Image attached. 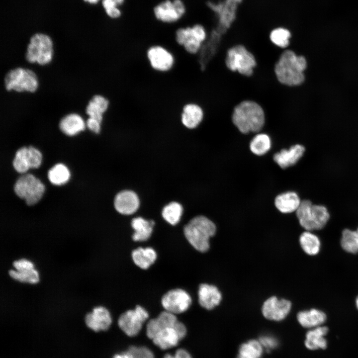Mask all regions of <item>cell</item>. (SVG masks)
<instances>
[{"instance_id": "cell-9", "label": "cell", "mask_w": 358, "mask_h": 358, "mask_svg": "<svg viewBox=\"0 0 358 358\" xmlns=\"http://www.w3.org/2000/svg\"><path fill=\"white\" fill-rule=\"evenodd\" d=\"M15 194L24 200L27 205L31 206L37 203L42 197L45 186L40 180L30 174L20 176L13 185Z\"/></svg>"}, {"instance_id": "cell-28", "label": "cell", "mask_w": 358, "mask_h": 358, "mask_svg": "<svg viewBox=\"0 0 358 358\" xmlns=\"http://www.w3.org/2000/svg\"><path fill=\"white\" fill-rule=\"evenodd\" d=\"M292 33L287 27L278 25L269 31L268 38L270 43L275 47L280 49H286L290 44Z\"/></svg>"}, {"instance_id": "cell-39", "label": "cell", "mask_w": 358, "mask_h": 358, "mask_svg": "<svg viewBox=\"0 0 358 358\" xmlns=\"http://www.w3.org/2000/svg\"><path fill=\"white\" fill-rule=\"evenodd\" d=\"M125 0H101V4L108 16L117 19L121 15L122 12L119 6L123 4Z\"/></svg>"}, {"instance_id": "cell-2", "label": "cell", "mask_w": 358, "mask_h": 358, "mask_svg": "<svg viewBox=\"0 0 358 358\" xmlns=\"http://www.w3.org/2000/svg\"><path fill=\"white\" fill-rule=\"evenodd\" d=\"M266 116L263 105L251 99H244L238 102L231 113L233 124L244 134L261 131L265 125Z\"/></svg>"}, {"instance_id": "cell-35", "label": "cell", "mask_w": 358, "mask_h": 358, "mask_svg": "<svg viewBox=\"0 0 358 358\" xmlns=\"http://www.w3.org/2000/svg\"><path fill=\"white\" fill-rule=\"evenodd\" d=\"M183 212L182 205L177 202H171L163 209L162 215L168 223L172 225L178 224Z\"/></svg>"}, {"instance_id": "cell-22", "label": "cell", "mask_w": 358, "mask_h": 358, "mask_svg": "<svg viewBox=\"0 0 358 358\" xmlns=\"http://www.w3.org/2000/svg\"><path fill=\"white\" fill-rule=\"evenodd\" d=\"M198 295L199 304L208 310L218 305L222 298L221 293L215 286L206 283L199 285Z\"/></svg>"}, {"instance_id": "cell-41", "label": "cell", "mask_w": 358, "mask_h": 358, "mask_svg": "<svg viewBox=\"0 0 358 358\" xmlns=\"http://www.w3.org/2000/svg\"><path fill=\"white\" fill-rule=\"evenodd\" d=\"M128 351L131 354L132 358H155L152 352L145 347L132 346Z\"/></svg>"}, {"instance_id": "cell-32", "label": "cell", "mask_w": 358, "mask_h": 358, "mask_svg": "<svg viewBox=\"0 0 358 358\" xmlns=\"http://www.w3.org/2000/svg\"><path fill=\"white\" fill-rule=\"evenodd\" d=\"M50 182L55 185L66 183L69 179L70 173L68 168L63 164L58 163L51 168L47 173Z\"/></svg>"}, {"instance_id": "cell-8", "label": "cell", "mask_w": 358, "mask_h": 358, "mask_svg": "<svg viewBox=\"0 0 358 358\" xmlns=\"http://www.w3.org/2000/svg\"><path fill=\"white\" fill-rule=\"evenodd\" d=\"M4 86L7 91L34 92L38 88V82L36 74L32 70L18 67L6 73Z\"/></svg>"}, {"instance_id": "cell-10", "label": "cell", "mask_w": 358, "mask_h": 358, "mask_svg": "<svg viewBox=\"0 0 358 358\" xmlns=\"http://www.w3.org/2000/svg\"><path fill=\"white\" fill-rule=\"evenodd\" d=\"M244 0H220L209 1L208 6L216 16L218 29L221 34L227 31L233 24L237 16L239 5Z\"/></svg>"}, {"instance_id": "cell-15", "label": "cell", "mask_w": 358, "mask_h": 358, "mask_svg": "<svg viewBox=\"0 0 358 358\" xmlns=\"http://www.w3.org/2000/svg\"><path fill=\"white\" fill-rule=\"evenodd\" d=\"M291 302L286 299L279 300L275 296L268 299L262 307V313L267 319L280 321L283 320L289 313Z\"/></svg>"}, {"instance_id": "cell-5", "label": "cell", "mask_w": 358, "mask_h": 358, "mask_svg": "<svg viewBox=\"0 0 358 358\" xmlns=\"http://www.w3.org/2000/svg\"><path fill=\"white\" fill-rule=\"evenodd\" d=\"M207 37V29L200 23L179 27L174 35L176 44L191 55H197L199 53Z\"/></svg>"}, {"instance_id": "cell-6", "label": "cell", "mask_w": 358, "mask_h": 358, "mask_svg": "<svg viewBox=\"0 0 358 358\" xmlns=\"http://www.w3.org/2000/svg\"><path fill=\"white\" fill-rule=\"evenodd\" d=\"M296 214L300 225L309 231L322 229L330 218L325 206L313 204L309 200L301 201Z\"/></svg>"}, {"instance_id": "cell-25", "label": "cell", "mask_w": 358, "mask_h": 358, "mask_svg": "<svg viewBox=\"0 0 358 358\" xmlns=\"http://www.w3.org/2000/svg\"><path fill=\"white\" fill-rule=\"evenodd\" d=\"M326 318L324 312L315 308L300 311L297 315L299 324L308 330L323 325Z\"/></svg>"}, {"instance_id": "cell-47", "label": "cell", "mask_w": 358, "mask_h": 358, "mask_svg": "<svg viewBox=\"0 0 358 358\" xmlns=\"http://www.w3.org/2000/svg\"><path fill=\"white\" fill-rule=\"evenodd\" d=\"M112 358H132L131 354L127 350L121 354H115Z\"/></svg>"}, {"instance_id": "cell-7", "label": "cell", "mask_w": 358, "mask_h": 358, "mask_svg": "<svg viewBox=\"0 0 358 358\" xmlns=\"http://www.w3.org/2000/svg\"><path fill=\"white\" fill-rule=\"evenodd\" d=\"M53 55V42L49 36L37 33L30 37L25 55L28 62L45 65L51 61Z\"/></svg>"}, {"instance_id": "cell-38", "label": "cell", "mask_w": 358, "mask_h": 358, "mask_svg": "<svg viewBox=\"0 0 358 358\" xmlns=\"http://www.w3.org/2000/svg\"><path fill=\"white\" fill-rule=\"evenodd\" d=\"M12 164L14 169L20 174H24L30 169L27 158V147H22L16 151Z\"/></svg>"}, {"instance_id": "cell-18", "label": "cell", "mask_w": 358, "mask_h": 358, "mask_svg": "<svg viewBox=\"0 0 358 358\" xmlns=\"http://www.w3.org/2000/svg\"><path fill=\"white\" fill-rule=\"evenodd\" d=\"M140 200L137 194L130 190H122L118 192L114 200V206L116 210L123 215L134 213L139 208Z\"/></svg>"}, {"instance_id": "cell-19", "label": "cell", "mask_w": 358, "mask_h": 358, "mask_svg": "<svg viewBox=\"0 0 358 358\" xmlns=\"http://www.w3.org/2000/svg\"><path fill=\"white\" fill-rule=\"evenodd\" d=\"M305 149L300 144H295L289 149H282L274 154V161L282 169H286L297 163L302 157Z\"/></svg>"}, {"instance_id": "cell-3", "label": "cell", "mask_w": 358, "mask_h": 358, "mask_svg": "<svg viewBox=\"0 0 358 358\" xmlns=\"http://www.w3.org/2000/svg\"><path fill=\"white\" fill-rule=\"evenodd\" d=\"M224 63L229 71L245 78L254 75L258 64L256 55L242 43L234 44L227 48Z\"/></svg>"}, {"instance_id": "cell-29", "label": "cell", "mask_w": 358, "mask_h": 358, "mask_svg": "<svg viewBox=\"0 0 358 358\" xmlns=\"http://www.w3.org/2000/svg\"><path fill=\"white\" fill-rule=\"evenodd\" d=\"M152 340L160 349L166 350L176 346L180 339L174 326L161 330Z\"/></svg>"}, {"instance_id": "cell-40", "label": "cell", "mask_w": 358, "mask_h": 358, "mask_svg": "<svg viewBox=\"0 0 358 358\" xmlns=\"http://www.w3.org/2000/svg\"><path fill=\"white\" fill-rule=\"evenodd\" d=\"M27 158L30 168L39 167L42 159V154L39 150L32 146L27 147Z\"/></svg>"}, {"instance_id": "cell-20", "label": "cell", "mask_w": 358, "mask_h": 358, "mask_svg": "<svg viewBox=\"0 0 358 358\" xmlns=\"http://www.w3.org/2000/svg\"><path fill=\"white\" fill-rule=\"evenodd\" d=\"M328 331V328L324 325L309 329L305 334V347L311 351L325 350L328 346L326 336Z\"/></svg>"}, {"instance_id": "cell-30", "label": "cell", "mask_w": 358, "mask_h": 358, "mask_svg": "<svg viewBox=\"0 0 358 358\" xmlns=\"http://www.w3.org/2000/svg\"><path fill=\"white\" fill-rule=\"evenodd\" d=\"M131 255L134 264L143 269L153 264L157 257L156 251L151 247H139L132 251Z\"/></svg>"}, {"instance_id": "cell-37", "label": "cell", "mask_w": 358, "mask_h": 358, "mask_svg": "<svg viewBox=\"0 0 358 358\" xmlns=\"http://www.w3.org/2000/svg\"><path fill=\"white\" fill-rule=\"evenodd\" d=\"M8 273L11 278L21 282L36 284L39 281V273L35 268L20 271L10 269Z\"/></svg>"}, {"instance_id": "cell-34", "label": "cell", "mask_w": 358, "mask_h": 358, "mask_svg": "<svg viewBox=\"0 0 358 358\" xmlns=\"http://www.w3.org/2000/svg\"><path fill=\"white\" fill-rule=\"evenodd\" d=\"M264 350L259 339H252L239 347L238 355L251 358H261Z\"/></svg>"}, {"instance_id": "cell-14", "label": "cell", "mask_w": 358, "mask_h": 358, "mask_svg": "<svg viewBox=\"0 0 358 358\" xmlns=\"http://www.w3.org/2000/svg\"><path fill=\"white\" fill-rule=\"evenodd\" d=\"M161 303L166 311L174 314L186 311L191 304V298L185 290L177 288L169 290L162 297Z\"/></svg>"}, {"instance_id": "cell-46", "label": "cell", "mask_w": 358, "mask_h": 358, "mask_svg": "<svg viewBox=\"0 0 358 358\" xmlns=\"http://www.w3.org/2000/svg\"><path fill=\"white\" fill-rule=\"evenodd\" d=\"M174 356L176 358H192L189 353L182 349L178 350Z\"/></svg>"}, {"instance_id": "cell-50", "label": "cell", "mask_w": 358, "mask_h": 358, "mask_svg": "<svg viewBox=\"0 0 358 358\" xmlns=\"http://www.w3.org/2000/svg\"><path fill=\"white\" fill-rule=\"evenodd\" d=\"M237 358H251L243 357V356H241L238 355Z\"/></svg>"}, {"instance_id": "cell-36", "label": "cell", "mask_w": 358, "mask_h": 358, "mask_svg": "<svg viewBox=\"0 0 358 358\" xmlns=\"http://www.w3.org/2000/svg\"><path fill=\"white\" fill-rule=\"evenodd\" d=\"M342 248L346 252L355 254L358 252V235L356 231L345 229L341 239Z\"/></svg>"}, {"instance_id": "cell-4", "label": "cell", "mask_w": 358, "mask_h": 358, "mask_svg": "<svg viewBox=\"0 0 358 358\" xmlns=\"http://www.w3.org/2000/svg\"><path fill=\"white\" fill-rule=\"evenodd\" d=\"M216 227L209 219L199 215L191 219L184 227V236L197 251L205 252L209 248V239L215 234Z\"/></svg>"}, {"instance_id": "cell-13", "label": "cell", "mask_w": 358, "mask_h": 358, "mask_svg": "<svg viewBox=\"0 0 358 358\" xmlns=\"http://www.w3.org/2000/svg\"><path fill=\"white\" fill-rule=\"evenodd\" d=\"M149 317L148 312L141 306L129 310L122 314L118 318L119 328L128 336H136L140 331L143 324Z\"/></svg>"}, {"instance_id": "cell-17", "label": "cell", "mask_w": 358, "mask_h": 358, "mask_svg": "<svg viewBox=\"0 0 358 358\" xmlns=\"http://www.w3.org/2000/svg\"><path fill=\"white\" fill-rule=\"evenodd\" d=\"M85 322L90 329L99 332L108 329L112 323V318L110 312L105 307L98 306L86 315Z\"/></svg>"}, {"instance_id": "cell-26", "label": "cell", "mask_w": 358, "mask_h": 358, "mask_svg": "<svg viewBox=\"0 0 358 358\" xmlns=\"http://www.w3.org/2000/svg\"><path fill=\"white\" fill-rule=\"evenodd\" d=\"M301 201L298 195L294 191H287L278 194L274 200L276 208L283 213L296 211Z\"/></svg>"}, {"instance_id": "cell-11", "label": "cell", "mask_w": 358, "mask_h": 358, "mask_svg": "<svg viewBox=\"0 0 358 358\" xmlns=\"http://www.w3.org/2000/svg\"><path fill=\"white\" fill-rule=\"evenodd\" d=\"M146 58L151 68L155 72L166 73L174 67L176 59L174 54L165 46L156 44L146 50Z\"/></svg>"}, {"instance_id": "cell-49", "label": "cell", "mask_w": 358, "mask_h": 358, "mask_svg": "<svg viewBox=\"0 0 358 358\" xmlns=\"http://www.w3.org/2000/svg\"><path fill=\"white\" fill-rule=\"evenodd\" d=\"M164 358H176L175 357V356H173L169 354H167L164 356Z\"/></svg>"}, {"instance_id": "cell-33", "label": "cell", "mask_w": 358, "mask_h": 358, "mask_svg": "<svg viewBox=\"0 0 358 358\" xmlns=\"http://www.w3.org/2000/svg\"><path fill=\"white\" fill-rule=\"evenodd\" d=\"M271 145V139L268 134L258 133L251 140L250 149L253 154L262 156L270 150Z\"/></svg>"}, {"instance_id": "cell-42", "label": "cell", "mask_w": 358, "mask_h": 358, "mask_svg": "<svg viewBox=\"0 0 358 358\" xmlns=\"http://www.w3.org/2000/svg\"><path fill=\"white\" fill-rule=\"evenodd\" d=\"M259 340L264 350H272L278 346V339L271 335L262 336L259 338Z\"/></svg>"}, {"instance_id": "cell-1", "label": "cell", "mask_w": 358, "mask_h": 358, "mask_svg": "<svg viewBox=\"0 0 358 358\" xmlns=\"http://www.w3.org/2000/svg\"><path fill=\"white\" fill-rule=\"evenodd\" d=\"M307 61L303 55H297L289 49L283 50L274 62L273 71L275 80L281 86L297 87L305 81L304 72Z\"/></svg>"}, {"instance_id": "cell-12", "label": "cell", "mask_w": 358, "mask_h": 358, "mask_svg": "<svg viewBox=\"0 0 358 358\" xmlns=\"http://www.w3.org/2000/svg\"><path fill=\"white\" fill-rule=\"evenodd\" d=\"M185 12L186 6L182 0H164L153 8L155 18L160 22L168 24L178 21Z\"/></svg>"}, {"instance_id": "cell-48", "label": "cell", "mask_w": 358, "mask_h": 358, "mask_svg": "<svg viewBox=\"0 0 358 358\" xmlns=\"http://www.w3.org/2000/svg\"><path fill=\"white\" fill-rule=\"evenodd\" d=\"M84 1L90 3V4H96L98 3L100 0H84Z\"/></svg>"}, {"instance_id": "cell-21", "label": "cell", "mask_w": 358, "mask_h": 358, "mask_svg": "<svg viewBox=\"0 0 358 358\" xmlns=\"http://www.w3.org/2000/svg\"><path fill=\"white\" fill-rule=\"evenodd\" d=\"M178 321L175 314L166 310L163 311L157 318L149 321L146 327L147 336L152 340L161 330L174 327Z\"/></svg>"}, {"instance_id": "cell-45", "label": "cell", "mask_w": 358, "mask_h": 358, "mask_svg": "<svg viewBox=\"0 0 358 358\" xmlns=\"http://www.w3.org/2000/svg\"><path fill=\"white\" fill-rule=\"evenodd\" d=\"M175 329L180 340L186 335V328L182 323L178 321L175 326Z\"/></svg>"}, {"instance_id": "cell-24", "label": "cell", "mask_w": 358, "mask_h": 358, "mask_svg": "<svg viewBox=\"0 0 358 358\" xmlns=\"http://www.w3.org/2000/svg\"><path fill=\"white\" fill-rule=\"evenodd\" d=\"M86 126L83 118L78 114L71 113L61 118L59 128L66 135L72 136L83 131Z\"/></svg>"}, {"instance_id": "cell-52", "label": "cell", "mask_w": 358, "mask_h": 358, "mask_svg": "<svg viewBox=\"0 0 358 358\" xmlns=\"http://www.w3.org/2000/svg\"><path fill=\"white\" fill-rule=\"evenodd\" d=\"M356 231H357V234H358V228L357 230H356Z\"/></svg>"}, {"instance_id": "cell-51", "label": "cell", "mask_w": 358, "mask_h": 358, "mask_svg": "<svg viewBox=\"0 0 358 358\" xmlns=\"http://www.w3.org/2000/svg\"><path fill=\"white\" fill-rule=\"evenodd\" d=\"M356 306H357V308L358 309V296L357 297V298H356Z\"/></svg>"}, {"instance_id": "cell-23", "label": "cell", "mask_w": 358, "mask_h": 358, "mask_svg": "<svg viewBox=\"0 0 358 358\" xmlns=\"http://www.w3.org/2000/svg\"><path fill=\"white\" fill-rule=\"evenodd\" d=\"M110 106V101L105 96L101 94L93 95L89 101L86 107V113L90 117L100 123L103 119V115Z\"/></svg>"}, {"instance_id": "cell-43", "label": "cell", "mask_w": 358, "mask_h": 358, "mask_svg": "<svg viewBox=\"0 0 358 358\" xmlns=\"http://www.w3.org/2000/svg\"><path fill=\"white\" fill-rule=\"evenodd\" d=\"M13 266L17 271L34 268L33 263L26 259H21L14 261Z\"/></svg>"}, {"instance_id": "cell-31", "label": "cell", "mask_w": 358, "mask_h": 358, "mask_svg": "<svg viewBox=\"0 0 358 358\" xmlns=\"http://www.w3.org/2000/svg\"><path fill=\"white\" fill-rule=\"evenodd\" d=\"M299 242L303 250L308 255H315L320 251V240L311 231H306L302 233L299 237Z\"/></svg>"}, {"instance_id": "cell-27", "label": "cell", "mask_w": 358, "mask_h": 358, "mask_svg": "<svg viewBox=\"0 0 358 358\" xmlns=\"http://www.w3.org/2000/svg\"><path fill=\"white\" fill-rule=\"evenodd\" d=\"M155 222L152 220H147L141 217L133 218L131 221V226L134 230L132 239L135 242L145 241L151 237Z\"/></svg>"}, {"instance_id": "cell-44", "label": "cell", "mask_w": 358, "mask_h": 358, "mask_svg": "<svg viewBox=\"0 0 358 358\" xmlns=\"http://www.w3.org/2000/svg\"><path fill=\"white\" fill-rule=\"evenodd\" d=\"M101 124L98 120L89 117L86 121V125L88 128L95 134H99L101 130Z\"/></svg>"}, {"instance_id": "cell-16", "label": "cell", "mask_w": 358, "mask_h": 358, "mask_svg": "<svg viewBox=\"0 0 358 358\" xmlns=\"http://www.w3.org/2000/svg\"><path fill=\"white\" fill-rule=\"evenodd\" d=\"M205 116V112L201 105L195 102H189L182 106L180 121L183 127L192 130L200 125Z\"/></svg>"}]
</instances>
